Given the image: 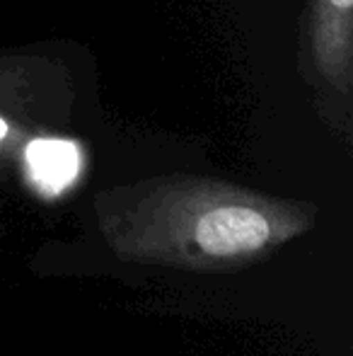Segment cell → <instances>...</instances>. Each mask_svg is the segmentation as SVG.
I'll list each match as a JSON object with an SVG mask.
<instances>
[{
    "instance_id": "277c9868",
    "label": "cell",
    "mask_w": 353,
    "mask_h": 356,
    "mask_svg": "<svg viewBox=\"0 0 353 356\" xmlns=\"http://www.w3.org/2000/svg\"><path fill=\"white\" fill-rule=\"evenodd\" d=\"M15 168L37 197L58 199L80 179L83 148L73 138L37 134L19 148Z\"/></svg>"
},
{
    "instance_id": "5b68a950",
    "label": "cell",
    "mask_w": 353,
    "mask_h": 356,
    "mask_svg": "<svg viewBox=\"0 0 353 356\" xmlns=\"http://www.w3.org/2000/svg\"><path fill=\"white\" fill-rule=\"evenodd\" d=\"M5 168H8V165H5L3 160H0V175H3V170H5Z\"/></svg>"
},
{
    "instance_id": "6da1fadb",
    "label": "cell",
    "mask_w": 353,
    "mask_h": 356,
    "mask_svg": "<svg viewBox=\"0 0 353 356\" xmlns=\"http://www.w3.org/2000/svg\"><path fill=\"white\" fill-rule=\"evenodd\" d=\"M99 233L128 264L237 272L310 233L315 204L201 175H162L94 199Z\"/></svg>"
},
{
    "instance_id": "3957f363",
    "label": "cell",
    "mask_w": 353,
    "mask_h": 356,
    "mask_svg": "<svg viewBox=\"0 0 353 356\" xmlns=\"http://www.w3.org/2000/svg\"><path fill=\"white\" fill-rule=\"evenodd\" d=\"M317 78L341 97L353 90V0H312L307 22Z\"/></svg>"
},
{
    "instance_id": "7a4b0ae2",
    "label": "cell",
    "mask_w": 353,
    "mask_h": 356,
    "mask_svg": "<svg viewBox=\"0 0 353 356\" xmlns=\"http://www.w3.org/2000/svg\"><path fill=\"white\" fill-rule=\"evenodd\" d=\"M71 109V78L46 58L0 56V160L12 165L24 141L51 134Z\"/></svg>"
}]
</instances>
